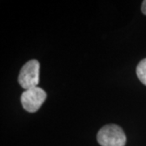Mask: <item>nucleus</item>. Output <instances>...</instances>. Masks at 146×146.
<instances>
[{
  "mask_svg": "<svg viewBox=\"0 0 146 146\" xmlns=\"http://www.w3.org/2000/svg\"><path fill=\"white\" fill-rule=\"evenodd\" d=\"M136 75L141 83L146 85V58L138 63L136 67Z\"/></svg>",
  "mask_w": 146,
  "mask_h": 146,
  "instance_id": "4",
  "label": "nucleus"
},
{
  "mask_svg": "<svg viewBox=\"0 0 146 146\" xmlns=\"http://www.w3.org/2000/svg\"><path fill=\"white\" fill-rule=\"evenodd\" d=\"M47 94L44 89L40 87H34L25 90L21 97L23 108L29 113H35L41 108L46 101Z\"/></svg>",
  "mask_w": 146,
  "mask_h": 146,
  "instance_id": "3",
  "label": "nucleus"
},
{
  "mask_svg": "<svg viewBox=\"0 0 146 146\" xmlns=\"http://www.w3.org/2000/svg\"><path fill=\"white\" fill-rule=\"evenodd\" d=\"M97 140L101 146H125L127 137L121 127L108 124L100 129Z\"/></svg>",
  "mask_w": 146,
  "mask_h": 146,
  "instance_id": "1",
  "label": "nucleus"
},
{
  "mask_svg": "<svg viewBox=\"0 0 146 146\" xmlns=\"http://www.w3.org/2000/svg\"><path fill=\"white\" fill-rule=\"evenodd\" d=\"M40 63L36 59L28 61L21 69L18 82L25 90L36 87L39 83Z\"/></svg>",
  "mask_w": 146,
  "mask_h": 146,
  "instance_id": "2",
  "label": "nucleus"
},
{
  "mask_svg": "<svg viewBox=\"0 0 146 146\" xmlns=\"http://www.w3.org/2000/svg\"><path fill=\"white\" fill-rule=\"evenodd\" d=\"M141 11L144 15L146 16V0L142 2V4H141Z\"/></svg>",
  "mask_w": 146,
  "mask_h": 146,
  "instance_id": "5",
  "label": "nucleus"
}]
</instances>
